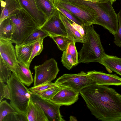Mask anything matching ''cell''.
<instances>
[{"mask_svg": "<svg viewBox=\"0 0 121 121\" xmlns=\"http://www.w3.org/2000/svg\"><path fill=\"white\" fill-rule=\"evenodd\" d=\"M61 87V86L54 87L35 94L43 99L49 100L58 92Z\"/></svg>", "mask_w": 121, "mask_h": 121, "instance_id": "cell-30", "label": "cell"}, {"mask_svg": "<svg viewBox=\"0 0 121 121\" xmlns=\"http://www.w3.org/2000/svg\"><path fill=\"white\" fill-rule=\"evenodd\" d=\"M61 86L60 90L50 100L60 106L71 105L78 100L79 93L69 87Z\"/></svg>", "mask_w": 121, "mask_h": 121, "instance_id": "cell-12", "label": "cell"}, {"mask_svg": "<svg viewBox=\"0 0 121 121\" xmlns=\"http://www.w3.org/2000/svg\"><path fill=\"white\" fill-rule=\"evenodd\" d=\"M61 62L64 67L68 70L76 66L72 56L65 50L63 52L61 57Z\"/></svg>", "mask_w": 121, "mask_h": 121, "instance_id": "cell-31", "label": "cell"}, {"mask_svg": "<svg viewBox=\"0 0 121 121\" xmlns=\"http://www.w3.org/2000/svg\"><path fill=\"white\" fill-rule=\"evenodd\" d=\"M60 18L64 23L67 34V37L76 42L83 43L85 42L83 35L73 26L69 20L59 11Z\"/></svg>", "mask_w": 121, "mask_h": 121, "instance_id": "cell-17", "label": "cell"}, {"mask_svg": "<svg viewBox=\"0 0 121 121\" xmlns=\"http://www.w3.org/2000/svg\"><path fill=\"white\" fill-rule=\"evenodd\" d=\"M21 8L35 22L39 27L47 20L45 15L38 9L35 0H17Z\"/></svg>", "mask_w": 121, "mask_h": 121, "instance_id": "cell-13", "label": "cell"}, {"mask_svg": "<svg viewBox=\"0 0 121 121\" xmlns=\"http://www.w3.org/2000/svg\"><path fill=\"white\" fill-rule=\"evenodd\" d=\"M69 121H77L76 118L73 116H70L69 117Z\"/></svg>", "mask_w": 121, "mask_h": 121, "instance_id": "cell-36", "label": "cell"}, {"mask_svg": "<svg viewBox=\"0 0 121 121\" xmlns=\"http://www.w3.org/2000/svg\"><path fill=\"white\" fill-rule=\"evenodd\" d=\"M54 1L78 18L82 22L84 26L93 25L97 17V14L94 10L85 8L89 10H88L71 3L68 0H56Z\"/></svg>", "mask_w": 121, "mask_h": 121, "instance_id": "cell-8", "label": "cell"}, {"mask_svg": "<svg viewBox=\"0 0 121 121\" xmlns=\"http://www.w3.org/2000/svg\"><path fill=\"white\" fill-rule=\"evenodd\" d=\"M0 0V1H2V0Z\"/></svg>", "mask_w": 121, "mask_h": 121, "instance_id": "cell-39", "label": "cell"}, {"mask_svg": "<svg viewBox=\"0 0 121 121\" xmlns=\"http://www.w3.org/2000/svg\"><path fill=\"white\" fill-rule=\"evenodd\" d=\"M110 73L112 72L121 76V58L105 54L99 62Z\"/></svg>", "mask_w": 121, "mask_h": 121, "instance_id": "cell-16", "label": "cell"}, {"mask_svg": "<svg viewBox=\"0 0 121 121\" xmlns=\"http://www.w3.org/2000/svg\"><path fill=\"white\" fill-rule=\"evenodd\" d=\"M10 99V92L7 85L0 82V102L4 98Z\"/></svg>", "mask_w": 121, "mask_h": 121, "instance_id": "cell-35", "label": "cell"}, {"mask_svg": "<svg viewBox=\"0 0 121 121\" xmlns=\"http://www.w3.org/2000/svg\"><path fill=\"white\" fill-rule=\"evenodd\" d=\"M35 73L33 86L48 82L56 78L59 71L57 62L53 58L46 60L42 64L34 67Z\"/></svg>", "mask_w": 121, "mask_h": 121, "instance_id": "cell-6", "label": "cell"}, {"mask_svg": "<svg viewBox=\"0 0 121 121\" xmlns=\"http://www.w3.org/2000/svg\"><path fill=\"white\" fill-rule=\"evenodd\" d=\"M30 93V100L43 111L49 121H65L60 112V105L36 94Z\"/></svg>", "mask_w": 121, "mask_h": 121, "instance_id": "cell-9", "label": "cell"}, {"mask_svg": "<svg viewBox=\"0 0 121 121\" xmlns=\"http://www.w3.org/2000/svg\"><path fill=\"white\" fill-rule=\"evenodd\" d=\"M7 83L10 91V104L16 111L26 115L30 100L31 95L28 89L13 72Z\"/></svg>", "mask_w": 121, "mask_h": 121, "instance_id": "cell-4", "label": "cell"}, {"mask_svg": "<svg viewBox=\"0 0 121 121\" xmlns=\"http://www.w3.org/2000/svg\"><path fill=\"white\" fill-rule=\"evenodd\" d=\"M15 25L9 18H6L0 23V38L11 40L15 30Z\"/></svg>", "mask_w": 121, "mask_h": 121, "instance_id": "cell-21", "label": "cell"}, {"mask_svg": "<svg viewBox=\"0 0 121 121\" xmlns=\"http://www.w3.org/2000/svg\"><path fill=\"white\" fill-rule=\"evenodd\" d=\"M60 86L56 82H48L37 86H33L28 89V90L30 93L36 94L48 89Z\"/></svg>", "mask_w": 121, "mask_h": 121, "instance_id": "cell-27", "label": "cell"}, {"mask_svg": "<svg viewBox=\"0 0 121 121\" xmlns=\"http://www.w3.org/2000/svg\"><path fill=\"white\" fill-rule=\"evenodd\" d=\"M28 121L26 114L17 112L6 116L3 121Z\"/></svg>", "mask_w": 121, "mask_h": 121, "instance_id": "cell-32", "label": "cell"}, {"mask_svg": "<svg viewBox=\"0 0 121 121\" xmlns=\"http://www.w3.org/2000/svg\"><path fill=\"white\" fill-rule=\"evenodd\" d=\"M39 9L46 17L47 19L57 9L53 2L50 0H35Z\"/></svg>", "mask_w": 121, "mask_h": 121, "instance_id": "cell-22", "label": "cell"}, {"mask_svg": "<svg viewBox=\"0 0 121 121\" xmlns=\"http://www.w3.org/2000/svg\"><path fill=\"white\" fill-rule=\"evenodd\" d=\"M9 18L15 25V30L11 40L17 45L22 44L28 36L39 27L34 20L21 9L17 14Z\"/></svg>", "mask_w": 121, "mask_h": 121, "instance_id": "cell-5", "label": "cell"}, {"mask_svg": "<svg viewBox=\"0 0 121 121\" xmlns=\"http://www.w3.org/2000/svg\"><path fill=\"white\" fill-rule=\"evenodd\" d=\"M16 112L11 104L6 100H2L0 102V121H3L7 115Z\"/></svg>", "mask_w": 121, "mask_h": 121, "instance_id": "cell-25", "label": "cell"}, {"mask_svg": "<svg viewBox=\"0 0 121 121\" xmlns=\"http://www.w3.org/2000/svg\"><path fill=\"white\" fill-rule=\"evenodd\" d=\"M52 38L57 44L59 49L62 51L65 50L69 44L73 41L67 37L59 35H51Z\"/></svg>", "mask_w": 121, "mask_h": 121, "instance_id": "cell-26", "label": "cell"}, {"mask_svg": "<svg viewBox=\"0 0 121 121\" xmlns=\"http://www.w3.org/2000/svg\"><path fill=\"white\" fill-rule=\"evenodd\" d=\"M85 42L79 53L78 63H99L106 54L101 44L100 36L93 25L84 27Z\"/></svg>", "mask_w": 121, "mask_h": 121, "instance_id": "cell-3", "label": "cell"}, {"mask_svg": "<svg viewBox=\"0 0 121 121\" xmlns=\"http://www.w3.org/2000/svg\"><path fill=\"white\" fill-rule=\"evenodd\" d=\"M50 36L48 33L39 28L30 34L21 44L31 43L39 39H44L45 38Z\"/></svg>", "mask_w": 121, "mask_h": 121, "instance_id": "cell-23", "label": "cell"}, {"mask_svg": "<svg viewBox=\"0 0 121 121\" xmlns=\"http://www.w3.org/2000/svg\"><path fill=\"white\" fill-rule=\"evenodd\" d=\"M11 40L0 38V56L12 72L18 65L15 48Z\"/></svg>", "mask_w": 121, "mask_h": 121, "instance_id": "cell-11", "label": "cell"}, {"mask_svg": "<svg viewBox=\"0 0 121 121\" xmlns=\"http://www.w3.org/2000/svg\"><path fill=\"white\" fill-rule=\"evenodd\" d=\"M35 42L19 45L16 44L15 46L16 55L18 61L22 63L29 68L30 66L29 61L33 45Z\"/></svg>", "mask_w": 121, "mask_h": 121, "instance_id": "cell-18", "label": "cell"}, {"mask_svg": "<svg viewBox=\"0 0 121 121\" xmlns=\"http://www.w3.org/2000/svg\"><path fill=\"white\" fill-rule=\"evenodd\" d=\"M68 0L77 5L94 11L97 17L93 24L102 26L113 35L116 33L118 25V16L112 7V4L108 0H93L92 1Z\"/></svg>", "mask_w": 121, "mask_h": 121, "instance_id": "cell-2", "label": "cell"}, {"mask_svg": "<svg viewBox=\"0 0 121 121\" xmlns=\"http://www.w3.org/2000/svg\"><path fill=\"white\" fill-rule=\"evenodd\" d=\"M26 115L28 121H49L43 111L31 100Z\"/></svg>", "mask_w": 121, "mask_h": 121, "instance_id": "cell-20", "label": "cell"}, {"mask_svg": "<svg viewBox=\"0 0 121 121\" xmlns=\"http://www.w3.org/2000/svg\"><path fill=\"white\" fill-rule=\"evenodd\" d=\"M76 43L74 41H72L69 44L65 50L72 56L76 66L78 63V53L75 46Z\"/></svg>", "mask_w": 121, "mask_h": 121, "instance_id": "cell-33", "label": "cell"}, {"mask_svg": "<svg viewBox=\"0 0 121 121\" xmlns=\"http://www.w3.org/2000/svg\"><path fill=\"white\" fill-rule=\"evenodd\" d=\"M95 84L106 86L121 85V78L116 74H110L95 70L87 73Z\"/></svg>", "mask_w": 121, "mask_h": 121, "instance_id": "cell-14", "label": "cell"}, {"mask_svg": "<svg viewBox=\"0 0 121 121\" xmlns=\"http://www.w3.org/2000/svg\"><path fill=\"white\" fill-rule=\"evenodd\" d=\"M51 35H59L67 37V34L64 25L60 16L59 11L56 10L39 28Z\"/></svg>", "mask_w": 121, "mask_h": 121, "instance_id": "cell-10", "label": "cell"}, {"mask_svg": "<svg viewBox=\"0 0 121 121\" xmlns=\"http://www.w3.org/2000/svg\"><path fill=\"white\" fill-rule=\"evenodd\" d=\"M60 86L69 87L79 93L83 89L95 84L87 73L82 71L77 74H65L55 82Z\"/></svg>", "mask_w": 121, "mask_h": 121, "instance_id": "cell-7", "label": "cell"}, {"mask_svg": "<svg viewBox=\"0 0 121 121\" xmlns=\"http://www.w3.org/2000/svg\"><path fill=\"white\" fill-rule=\"evenodd\" d=\"M0 82L7 83L12 71L0 56Z\"/></svg>", "mask_w": 121, "mask_h": 121, "instance_id": "cell-24", "label": "cell"}, {"mask_svg": "<svg viewBox=\"0 0 121 121\" xmlns=\"http://www.w3.org/2000/svg\"><path fill=\"white\" fill-rule=\"evenodd\" d=\"M53 3L57 9L68 18L77 24L84 26L82 22L70 12L55 2L54 1Z\"/></svg>", "mask_w": 121, "mask_h": 121, "instance_id": "cell-28", "label": "cell"}, {"mask_svg": "<svg viewBox=\"0 0 121 121\" xmlns=\"http://www.w3.org/2000/svg\"><path fill=\"white\" fill-rule=\"evenodd\" d=\"M117 14L118 22V28L116 33L113 35L114 43L117 46L121 47V10Z\"/></svg>", "mask_w": 121, "mask_h": 121, "instance_id": "cell-34", "label": "cell"}, {"mask_svg": "<svg viewBox=\"0 0 121 121\" xmlns=\"http://www.w3.org/2000/svg\"><path fill=\"white\" fill-rule=\"evenodd\" d=\"M12 72L16 74L21 82L28 86L33 82V76L29 68L19 61L18 66Z\"/></svg>", "mask_w": 121, "mask_h": 121, "instance_id": "cell-19", "label": "cell"}, {"mask_svg": "<svg viewBox=\"0 0 121 121\" xmlns=\"http://www.w3.org/2000/svg\"><path fill=\"white\" fill-rule=\"evenodd\" d=\"M43 39H39L35 41L33 45L31 54L29 61L30 65L33 59L36 56L39 55L43 49Z\"/></svg>", "mask_w": 121, "mask_h": 121, "instance_id": "cell-29", "label": "cell"}, {"mask_svg": "<svg viewBox=\"0 0 121 121\" xmlns=\"http://www.w3.org/2000/svg\"><path fill=\"white\" fill-rule=\"evenodd\" d=\"M79 94L98 120L121 121V95L114 89L95 84L84 88Z\"/></svg>", "mask_w": 121, "mask_h": 121, "instance_id": "cell-1", "label": "cell"}, {"mask_svg": "<svg viewBox=\"0 0 121 121\" xmlns=\"http://www.w3.org/2000/svg\"><path fill=\"white\" fill-rule=\"evenodd\" d=\"M109 1H110L112 4H113V3L116 1V0H108Z\"/></svg>", "mask_w": 121, "mask_h": 121, "instance_id": "cell-37", "label": "cell"}, {"mask_svg": "<svg viewBox=\"0 0 121 121\" xmlns=\"http://www.w3.org/2000/svg\"><path fill=\"white\" fill-rule=\"evenodd\" d=\"M51 0L53 2V1H54L56 0ZM86 0V1H92L93 0Z\"/></svg>", "mask_w": 121, "mask_h": 121, "instance_id": "cell-38", "label": "cell"}, {"mask_svg": "<svg viewBox=\"0 0 121 121\" xmlns=\"http://www.w3.org/2000/svg\"><path fill=\"white\" fill-rule=\"evenodd\" d=\"M1 11L0 23L4 19L17 13L21 8L17 0L0 1Z\"/></svg>", "mask_w": 121, "mask_h": 121, "instance_id": "cell-15", "label": "cell"}]
</instances>
